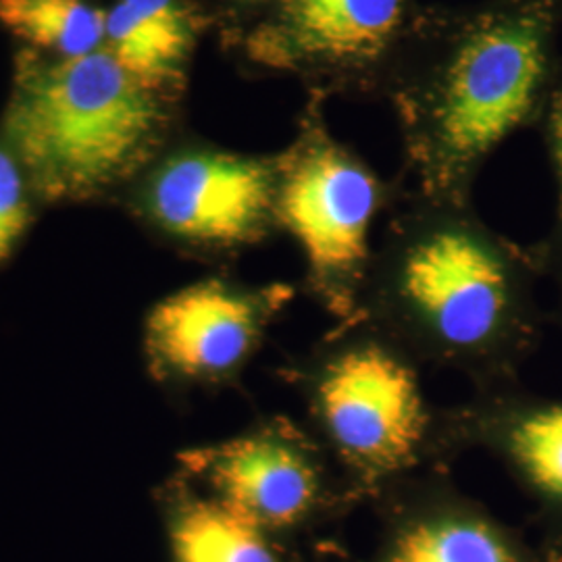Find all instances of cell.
<instances>
[{
    "instance_id": "15",
    "label": "cell",
    "mask_w": 562,
    "mask_h": 562,
    "mask_svg": "<svg viewBox=\"0 0 562 562\" xmlns=\"http://www.w3.org/2000/svg\"><path fill=\"white\" fill-rule=\"evenodd\" d=\"M34 196L38 192L15 153L0 148V265L25 236L32 223Z\"/></svg>"
},
{
    "instance_id": "14",
    "label": "cell",
    "mask_w": 562,
    "mask_h": 562,
    "mask_svg": "<svg viewBox=\"0 0 562 562\" xmlns=\"http://www.w3.org/2000/svg\"><path fill=\"white\" fill-rule=\"evenodd\" d=\"M0 25L59 60L104 46V11L86 0H0Z\"/></svg>"
},
{
    "instance_id": "2",
    "label": "cell",
    "mask_w": 562,
    "mask_h": 562,
    "mask_svg": "<svg viewBox=\"0 0 562 562\" xmlns=\"http://www.w3.org/2000/svg\"><path fill=\"white\" fill-rule=\"evenodd\" d=\"M419 367L361 322L338 323L280 367L304 404V425L364 504L402 477L448 469L440 459V406L427 401Z\"/></svg>"
},
{
    "instance_id": "10",
    "label": "cell",
    "mask_w": 562,
    "mask_h": 562,
    "mask_svg": "<svg viewBox=\"0 0 562 562\" xmlns=\"http://www.w3.org/2000/svg\"><path fill=\"white\" fill-rule=\"evenodd\" d=\"M438 438L446 467L471 448H485L562 517V402H522L501 387L477 390L469 401L440 406Z\"/></svg>"
},
{
    "instance_id": "4",
    "label": "cell",
    "mask_w": 562,
    "mask_h": 562,
    "mask_svg": "<svg viewBox=\"0 0 562 562\" xmlns=\"http://www.w3.org/2000/svg\"><path fill=\"white\" fill-rule=\"evenodd\" d=\"M542 71L538 13H496L462 36L413 144L427 199L464 202L483 157L529 113Z\"/></svg>"
},
{
    "instance_id": "3",
    "label": "cell",
    "mask_w": 562,
    "mask_h": 562,
    "mask_svg": "<svg viewBox=\"0 0 562 562\" xmlns=\"http://www.w3.org/2000/svg\"><path fill=\"white\" fill-rule=\"evenodd\" d=\"M157 94L104 48L88 57L21 60L4 136L42 201L97 199L153 159Z\"/></svg>"
},
{
    "instance_id": "1",
    "label": "cell",
    "mask_w": 562,
    "mask_h": 562,
    "mask_svg": "<svg viewBox=\"0 0 562 562\" xmlns=\"http://www.w3.org/2000/svg\"><path fill=\"white\" fill-rule=\"evenodd\" d=\"M352 322L419 364L459 371L477 390L498 387L527 334L521 271L464 202L427 199L373 252Z\"/></svg>"
},
{
    "instance_id": "13",
    "label": "cell",
    "mask_w": 562,
    "mask_h": 562,
    "mask_svg": "<svg viewBox=\"0 0 562 562\" xmlns=\"http://www.w3.org/2000/svg\"><path fill=\"white\" fill-rule=\"evenodd\" d=\"M194 30L181 0H117L104 11V50L153 94L181 78Z\"/></svg>"
},
{
    "instance_id": "7",
    "label": "cell",
    "mask_w": 562,
    "mask_h": 562,
    "mask_svg": "<svg viewBox=\"0 0 562 562\" xmlns=\"http://www.w3.org/2000/svg\"><path fill=\"white\" fill-rule=\"evenodd\" d=\"M294 299L296 285L285 281L213 276L181 288L153 304L144 319L148 375L176 394L238 385Z\"/></svg>"
},
{
    "instance_id": "12",
    "label": "cell",
    "mask_w": 562,
    "mask_h": 562,
    "mask_svg": "<svg viewBox=\"0 0 562 562\" xmlns=\"http://www.w3.org/2000/svg\"><path fill=\"white\" fill-rule=\"evenodd\" d=\"M171 562H367L336 542H296L246 519L181 473L157 492Z\"/></svg>"
},
{
    "instance_id": "16",
    "label": "cell",
    "mask_w": 562,
    "mask_h": 562,
    "mask_svg": "<svg viewBox=\"0 0 562 562\" xmlns=\"http://www.w3.org/2000/svg\"><path fill=\"white\" fill-rule=\"evenodd\" d=\"M552 155L557 162V176L561 188V225H562V92L552 111Z\"/></svg>"
},
{
    "instance_id": "17",
    "label": "cell",
    "mask_w": 562,
    "mask_h": 562,
    "mask_svg": "<svg viewBox=\"0 0 562 562\" xmlns=\"http://www.w3.org/2000/svg\"><path fill=\"white\" fill-rule=\"evenodd\" d=\"M246 2H255V0H246Z\"/></svg>"
},
{
    "instance_id": "6",
    "label": "cell",
    "mask_w": 562,
    "mask_h": 562,
    "mask_svg": "<svg viewBox=\"0 0 562 562\" xmlns=\"http://www.w3.org/2000/svg\"><path fill=\"white\" fill-rule=\"evenodd\" d=\"M387 188L355 155L313 136L280 161L276 215L304 257L306 296L338 323L359 313L373 261L371 225Z\"/></svg>"
},
{
    "instance_id": "11",
    "label": "cell",
    "mask_w": 562,
    "mask_h": 562,
    "mask_svg": "<svg viewBox=\"0 0 562 562\" xmlns=\"http://www.w3.org/2000/svg\"><path fill=\"white\" fill-rule=\"evenodd\" d=\"M406 0H273L255 55L273 65H359L382 55Z\"/></svg>"
},
{
    "instance_id": "8",
    "label": "cell",
    "mask_w": 562,
    "mask_h": 562,
    "mask_svg": "<svg viewBox=\"0 0 562 562\" xmlns=\"http://www.w3.org/2000/svg\"><path fill=\"white\" fill-rule=\"evenodd\" d=\"M280 161L192 148L157 162L138 209L167 240L223 257L265 240L276 227Z\"/></svg>"
},
{
    "instance_id": "9",
    "label": "cell",
    "mask_w": 562,
    "mask_h": 562,
    "mask_svg": "<svg viewBox=\"0 0 562 562\" xmlns=\"http://www.w3.org/2000/svg\"><path fill=\"white\" fill-rule=\"evenodd\" d=\"M380 522L367 562H543L482 503L427 469L390 483L371 501Z\"/></svg>"
},
{
    "instance_id": "5",
    "label": "cell",
    "mask_w": 562,
    "mask_h": 562,
    "mask_svg": "<svg viewBox=\"0 0 562 562\" xmlns=\"http://www.w3.org/2000/svg\"><path fill=\"white\" fill-rule=\"evenodd\" d=\"M178 473L262 529L296 542H327L323 533L364 504L311 429L285 415L181 450Z\"/></svg>"
}]
</instances>
